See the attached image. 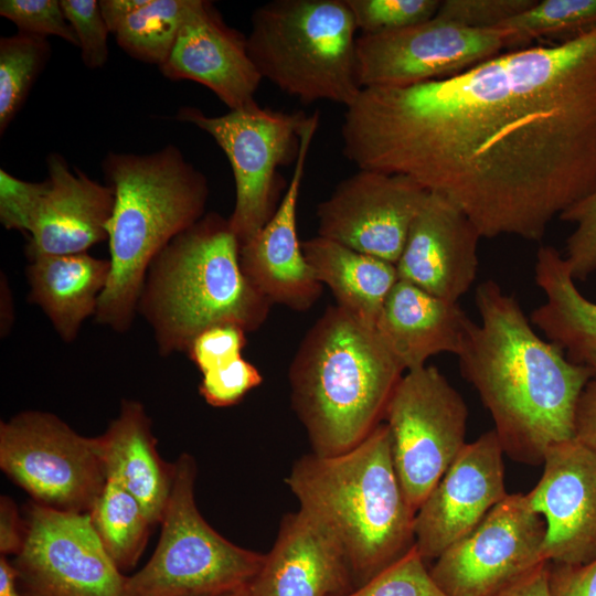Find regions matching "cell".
<instances>
[{"label": "cell", "instance_id": "cell-1", "mask_svg": "<svg viewBox=\"0 0 596 596\" xmlns=\"http://www.w3.org/2000/svg\"><path fill=\"white\" fill-rule=\"evenodd\" d=\"M341 138L358 169L411 177L481 238L541 241L596 189V29L450 78L362 88Z\"/></svg>", "mask_w": 596, "mask_h": 596}, {"label": "cell", "instance_id": "cell-2", "mask_svg": "<svg viewBox=\"0 0 596 596\" xmlns=\"http://www.w3.org/2000/svg\"><path fill=\"white\" fill-rule=\"evenodd\" d=\"M475 302L479 322L470 323L458 354L461 373L490 413L503 453L542 465L549 447L574 438L576 404L594 375L539 337L498 283L478 285Z\"/></svg>", "mask_w": 596, "mask_h": 596}, {"label": "cell", "instance_id": "cell-3", "mask_svg": "<svg viewBox=\"0 0 596 596\" xmlns=\"http://www.w3.org/2000/svg\"><path fill=\"white\" fill-rule=\"evenodd\" d=\"M376 327L331 306L307 331L288 372L291 406L311 453L336 456L384 421L405 373Z\"/></svg>", "mask_w": 596, "mask_h": 596}, {"label": "cell", "instance_id": "cell-4", "mask_svg": "<svg viewBox=\"0 0 596 596\" xmlns=\"http://www.w3.org/2000/svg\"><path fill=\"white\" fill-rule=\"evenodd\" d=\"M285 482L299 509L339 543L355 587L415 545L416 512L398 480L384 422L348 451L301 456Z\"/></svg>", "mask_w": 596, "mask_h": 596}, {"label": "cell", "instance_id": "cell-5", "mask_svg": "<svg viewBox=\"0 0 596 596\" xmlns=\"http://www.w3.org/2000/svg\"><path fill=\"white\" fill-rule=\"evenodd\" d=\"M102 169L115 203L107 224L110 275L95 320L123 333L137 315L150 264L205 215L210 189L174 145L148 155L109 152Z\"/></svg>", "mask_w": 596, "mask_h": 596}, {"label": "cell", "instance_id": "cell-6", "mask_svg": "<svg viewBox=\"0 0 596 596\" xmlns=\"http://www.w3.org/2000/svg\"><path fill=\"white\" fill-rule=\"evenodd\" d=\"M241 243L228 219L205 214L175 236L150 264L137 305L161 355L187 352L217 324L246 332L267 319L272 304L244 274Z\"/></svg>", "mask_w": 596, "mask_h": 596}, {"label": "cell", "instance_id": "cell-7", "mask_svg": "<svg viewBox=\"0 0 596 596\" xmlns=\"http://www.w3.org/2000/svg\"><path fill=\"white\" fill-rule=\"evenodd\" d=\"M356 31L345 0H273L254 10L246 40L263 79L302 104L347 108L362 89Z\"/></svg>", "mask_w": 596, "mask_h": 596}, {"label": "cell", "instance_id": "cell-8", "mask_svg": "<svg viewBox=\"0 0 596 596\" xmlns=\"http://www.w3.org/2000/svg\"><path fill=\"white\" fill-rule=\"evenodd\" d=\"M196 462L181 454L157 547L147 564L127 577V596H225L258 573L265 554L238 546L216 532L194 499Z\"/></svg>", "mask_w": 596, "mask_h": 596}, {"label": "cell", "instance_id": "cell-9", "mask_svg": "<svg viewBox=\"0 0 596 596\" xmlns=\"http://www.w3.org/2000/svg\"><path fill=\"white\" fill-rule=\"evenodd\" d=\"M310 115L252 105L222 116L182 107L177 119L209 134L227 157L235 183L228 217L241 245L256 235L276 212L288 187L279 169L295 164Z\"/></svg>", "mask_w": 596, "mask_h": 596}, {"label": "cell", "instance_id": "cell-10", "mask_svg": "<svg viewBox=\"0 0 596 596\" xmlns=\"http://www.w3.org/2000/svg\"><path fill=\"white\" fill-rule=\"evenodd\" d=\"M468 416L460 393L434 365L405 372L396 385L383 422L398 480L415 512L467 444Z\"/></svg>", "mask_w": 596, "mask_h": 596}, {"label": "cell", "instance_id": "cell-11", "mask_svg": "<svg viewBox=\"0 0 596 596\" xmlns=\"http://www.w3.org/2000/svg\"><path fill=\"white\" fill-rule=\"evenodd\" d=\"M0 468L33 502L71 513H88L107 481L95 438L40 411L1 422Z\"/></svg>", "mask_w": 596, "mask_h": 596}, {"label": "cell", "instance_id": "cell-12", "mask_svg": "<svg viewBox=\"0 0 596 596\" xmlns=\"http://www.w3.org/2000/svg\"><path fill=\"white\" fill-rule=\"evenodd\" d=\"M25 540L11 562L23 596H127V576L102 545L88 513L30 502Z\"/></svg>", "mask_w": 596, "mask_h": 596}, {"label": "cell", "instance_id": "cell-13", "mask_svg": "<svg viewBox=\"0 0 596 596\" xmlns=\"http://www.w3.org/2000/svg\"><path fill=\"white\" fill-rule=\"evenodd\" d=\"M512 49L502 30L472 29L434 17L405 29L358 36V79L361 88L413 86L459 75Z\"/></svg>", "mask_w": 596, "mask_h": 596}, {"label": "cell", "instance_id": "cell-14", "mask_svg": "<svg viewBox=\"0 0 596 596\" xmlns=\"http://www.w3.org/2000/svg\"><path fill=\"white\" fill-rule=\"evenodd\" d=\"M544 518L522 493H508L429 568L447 596H494L543 562Z\"/></svg>", "mask_w": 596, "mask_h": 596}, {"label": "cell", "instance_id": "cell-15", "mask_svg": "<svg viewBox=\"0 0 596 596\" xmlns=\"http://www.w3.org/2000/svg\"><path fill=\"white\" fill-rule=\"evenodd\" d=\"M428 193L408 175L359 169L318 204V235L396 265Z\"/></svg>", "mask_w": 596, "mask_h": 596}, {"label": "cell", "instance_id": "cell-16", "mask_svg": "<svg viewBox=\"0 0 596 596\" xmlns=\"http://www.w3.org/2000/svg\"><path fill=\"white\" fill-rule=\"evenodd\" d=\"M503 455L493 429L467 443L417 510L415 546L426 563L470 533L508 496Z\"/></svg>", "mask_w": 596, "mask_h": 596}, {"label": "cell", "instance_id": "cell-17", "mask_svg": "<svg viewBox=\"0 0 596 596\" xmlns=\"http://www.w3.org/2000/svg\"><path fill=\"white\" fill-rule=\"evenodd\" d=\"M47 177L31 182V205L25 234L29 260L40 256L87 253L108 240L115 190L84 172L71 170L58 153L46 158Z\"/></svg>", "mask_w": 596, "mask_h": 596}, {"label": "cell", "instance_id": "cell-18", "mask_svg": "<svg viewBox=\"0 0 596 596\" xmlns=\"http://www.w3.org/2000/svg\"><path fill=\"white\" fill-rule=\"evenodd\" d=\"M542 465L526 498L545 520L544 558L587 563L596 557V454L572 438L549 447Z\"/></svg>", "mask_w": 596, "mask_h": 596}, {"label": "cell", "instance_id": "cell-19", "mask_svg": "<svg viewBox=\"0 0 596 596\" xmlns=\"http://www.w3.org/2000/svg\"><path fill=\"white\" fill-rule=\"evenodd\" d=\"M319 119V111L310 115L291 178L276 212L240 251L242 269L256 289L272 305L280 304L298 311L310 309L322 291L297 231L298 199Z\"/></svg>", "mask_w": 596, "mask_h": 596}, {"label": "cell", "instance_id": "cell-20", "mask_svg": "<svg viewBox=\"0 0 596 596\" xmlns=\"http://www.w3.org/2000/svg\"><path fill=\"white\" fill-rule=\"evenodd\" d=\"M480 238L473 223L455 203L429 191L396 263L398 279L459 302L478 275Z\"/></svg>", "mask_w": 596, "mask_h": 596}, {"label": "cell", "instance_id": "cell-21", "mask_svg": "<svg viewBox=\"0 0 596 596\" xmlns=\"http://www.w3.org/2000/svg\"><path fill=\"white\" fill-rule=\"evenodd\" d=\"M159 68L170 79L204 85L230 110L255 103L263 79L249 56L246 36L228 26L213 4L203 0L182 25Z\"/></svg>", "mask_w": 596, "mask_h": 596}, {"label": "cell", "instance_id": "cell-22", "mask_svg": "<svg viewBox=\"0 0 596 596\" xmlns=\"http://www.w3.org/2000/svg\"><path fill=\"white\" fill-rule=\"evenodd\" d=\"M247 588L248 596H343L355 584L339 543L298 509L281 518L273 547Z\"/></svg>", "mask_w": 596, "mask_h": 596}, {"label": "cell", "instance_id": "cell-23", "mask_svg": "<svg viewBox=\"0 0 596 596\" xmlns=\"http://www.w3.org/2000/svg\"><path fill=\"white\" fill-rule=\"evenodd\" d=\"M471 322L459 302L398 279L375 327L407 372L425 366L439 353L458 356Z\"/></svg>", "mask_w": 596, "mask_h": 596}, {"label": "cell", "instance_id": "cell-24", "mask_svg": "<svg viewBox=\"0 0 596 596\" xmlns=\"http://www.w3.org/2000/svg\"><path fill=\"white\" fill-rule=\"evenodd\" d=\"M94 438L106 478L139 501L152 525L160 523L173 485L174 462L160 457L143 405L124 400L118 416Z\"/></svg>", "mask_w": 596, "mask_h": 596}, {"label": "cell", "instance_id": "cell-25", "mask_svg": "<svg viewBox=\"0 0 596 596\" xmlns=\"http://www.w3.org/2000/svg\"><path fill=\"white\" fill-rule=\"evenodd\" d=\"M534 279L545 300L532 311L531 323L596 377V304L579 292L563 254L552 246L538 249Z\"/></svg>", "mask_w": 596, "mask_h": 596}, {"label": "cell", "instance_id": "cell-26", "mask_svg": "<svg viewBox=\"0 0 596 596\" xmlns=\"http://www.w3.org/2000/svg\"><path fill=\"white\" fill-rule=\"evenodd\" d=\"M110 275V260L88 253L40 256L30 260L29 300L36 304L65 342L95 316Z\"/></svg>", "mask_w": 596, "mask_h": 596}, {"label": "cell", "instance_id": "cell-27", "mask_svg": "<svg viewBox=\"0 0 596 596\" xmlns=\"http://www.w3.org/2000/svg\"><path fill=\"white\" fill-rule=\"evenodd\" d=\"M302 249L318 280L332 291L337 305L375 326L398 281L396 265L319 235L302 242Z\"/></svg>", "mask_w": 596, "mask_h": 596}, {"label": "cell", "instance_id": "cell-28", "mask_svg": "<svg viewBox=\"0 0 596 596\" xmlns=\"http://www.w3.org/2000/svg\"><path fill=\"white\" fill-rule=\"evenodd\" d=\"M88 514L115 565L120 571L132 568L143 552L152 526L139 501L118 482L107 479Z\"/></svg>", "mask_w": 596, "mask_h": 596}, {"label": "cell", "instance_id": "cell-29", "mask_svg": "<svg viewBox=\"0 0 596 596\" xmlns=\"http://www.w3.org/2000/svg\"><path fill=\"white\" fill-rule=\"evenodd\" d=\"M199 2L147 0L120 24L115 33L116 42L131 57L160 67Z\"/></svg>", "mask_w": 596, "mask_h": 596}, {"label": "cell", "instance_id": "cell-30", "mask_svg": "<svg viewBox=\"0 0 596 596\" xmlns=\"http://www.w3.org/2000/svg\"><path fill=\"white\" fill-rule=\"evenodd\" d=\"M497 29L510 35L513 49L534 39L567 41L596 29V0H536Z\"/></svg>", "mask_w": 596, "mask_h": 596}, {"label": "cell", "instance_id": "cell-31", "mask_svg": "<svg viewBox=\"0 0 596 596\" xmlns=\"http://www.w3.org/2000/svg\"><path fill=\"white\" fill-rule=\"evenodd\" d=\"M50 53L51 45L44 36L18 32L0 39L1 134L23 106Z\"/></svg>", "mask_w": 596, "mask_h": 596}, {"label": "cell", "instance_id": "cell-32", "mask_svg": "<svg viewBox=\"0 0 596 596\" xmlns=\"http://www.w3.org/2000/svg\"><path fill=\"white\" fill-rule=\"evenodd\" d=\"M343 596H447L436 585L416 546Z\"/></svg>", "mask_w": 596, "mask_h": 596}, {"label": "cell", "instance_id": "cell-33", "mask_svg": "<svg viewBox=\"0 0 596 596\" xmlns=\"http://www.w3.org/2000/svg\"><path fill=\"white\" fill-rule=\"evenodd\" d=\"M361 34H380L433 19L439 0H345Z\"/></svg>", "mask_w": 596, "mask_h": 596}, {"label": "cell", "instance_id": "cell-34", "mask_svg": "<svg viewBox=\"0 0 596 596\" xmlns=\"http://www.w3.org/2000/svg\"><path fill=\"white\" fill-rule=\"evenodd\" d=\"M560 220L574 224L563 254L575 280L596 273V189L567 209Z\"/></svg>", "mask_w": 596, "mask_h": 596}, {"label": "cell", "instance_id": "cell-35", "mask_svg": "<svg viewBox=\"0 0 596 596\" xmlns=\"http://www.w3.org/2000/svg\"><path fill=\"white\" fill-rule=\"evenodd\" d=\"M0 14L12 21L19 32L44 38L55 35L78 46L76 34L58 0H2Z\"/></svg>", "mask_w": 596, "mask_h": 596}, {"label": "cell", "instance_id": "cell-36", "mask_svg": "<svg viewBox=\"0 0 596 596\" xmlns=\"http://www.w3.org/2000/svg\"><path fill=\"white\" fill-rule=\"evenodd\" d=\"M263 383L258 369L243 356L202 374L199 393L213 407H228L241 402Z\"/></svg>", "mask_w": 596, "mask_h": 596}, {"label": "cell", "instance_id": "cell-37", "mask_svg": "<svg viewBox=\"0 0 596 596\" xmlns=\"http://www.w3.org/2000/svg\"><path fill=\"white\" fill-rule=\"evenodd\" d=\"M62 8L78 40L82 61L88 68L103 67L108 58L110 33L96 0H61Z\"/></svg>", "mask_w": 596, "mask_h": 596}, {"label": "cell", "instance_id": "cell-38", "mask_svg": "<svg viewBox=\"0 0 596 596\" xmlns=\"http://www.w3.org/2000/svg\"><path fill=\"white\" fill-rule=\"evenodd\" d=\"M536 0H441L435 17L472 29H497Z\"/></svg>", "mask_w": 596, "mask_h": 596}, {"label": "cell", "instance_id": "cell-39", "mask_svg": "<svg viewBox=\"0 0 596 596\" xmlns=\"http://www.w3.org/2000/svg\"><path fill=\"white\" fill-rule=\"evenodd\" d=\"M246 331L235 324H217L199 333L187 353L199 371L204 372L242 356Z\"/></svg>", "mask_w": 596, "mask_h": 596}, {"label": "cell", "instance_id": "cell-40", "mask_svg": "<svg viewBox=\"0 0 596 596\" xmlns=\"http://www.w3.org/2000/svg\"><path fill=\"white\" fill-rule=\"evenodd\" d=\"M550 596H596V557L584 564L550 562Z\"/></svg>", "mask_w": 596, "mask_h": 596}, {"label": "cell", "instance_id": "cell-41", "mask_svg": "<svg viewBox=\"0 0 596 596\" xmlns=\"http://www.w3.org/2000/svg\"><path fill=\"white\" fill-rule=\"evenodd\" d=\"M574 438L596 454V377L583 389L575 408Z\"/></svg>", "mask_w": 596, "mask_h": 596}, {"label": "cell", "instance_id": "cell-42", "mask_svg": "<svg viewBox=\"0 0 596 596\" xmlns=\"http://www.w3.org/2000/svg\"><path fill=\"white\" fill-rule=\"evenodd\" d=\"M25 540V521L15 502L8 496L0 498V554L18 555Z\"/></svg>", "mask_w": 596, "mask_h": 596}, {"label": "cell", "instance_id": "cell-43", "mask_svg": "<svg viewBox=\"0 0 596 596\" xmlns=\"http://www.w3.org/2000/svg\"><path fill=\"white\" fill-rule=\"evenodd\" d=\"M549 572L550 562H543L494 596H550Z\"/></svg>", "mask_w": 596, "mask_h": 596}, {"label": "cell", "instance_id": "cell-44", "mask_svg": "<svg viewBox=\"0 0 596 596\" xmlns=\"http://www.w3.org/2000/svg\"><path fill=\"white\" fill-rule=\"evenodd\" d=\"M146 2L147 0H100L98 4L110 33L115 34L120 24Z\"/></svg>", "mask_w": 596, "mask_h": 596}, {"label": "cell", "instance_id": "cell-45", "mask_svg": "<svg viewBox=\"0 0 596 596\" xmlns=\"http://www.w3.org/2000/svg\"><path fill=\"white\" fill-rule=\"evenodd\" d=\"M0 596H23L18 587L17 572L7 556H0Z\"/></svg>", "mask_w": 596, "mask_h": 596}, {"label": "cell", "instance_id": "cell-46", "mask_svg": "<svg viewBox=\"0 0 596 596\" xmlns=\"http://www.w3.org/2000/svg\"><path fill=\"white\" fill-rule=\"evenodd\" d=\"M225 596H248V588L247 586L240 589V590H236L232 594H228V595H225Z\"/></svg>", "mask_w": 596, "mask_h": 596}]
</instances>
